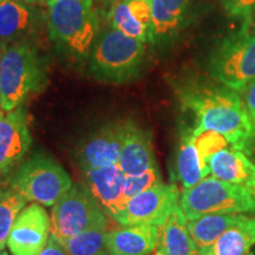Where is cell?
I'll use <instances>...</instances> for the list:
<instances>
[{
	"label": "cell",
	"mask_w": 255,
	"mask_h": 255,
	"mask_svg": "<svg viewBox=\"0 0 255 255\" xmlns=\"http://www.w3.org/2000/svg\"><path fill=\"white\" fill-rule=\"evenodd\" d=\"M175 91L182 110L195 120L191 129L214 130L233 148L250 155L255 142V123L240 92L201 76L180 79Z\"/></svg>",
	"instance_id": "obj_1"
},
{
	"label": "cell",
	"mask_w": 255,
	"mask_h": 255,
	"mask_svg": "<svg viewBox=\"0 0 255 255\" xmlns=\"http://www.w3.org/2000/svg\"><path fill=\"white\" fill-rule=\"evenodd\" d=\"M47 27L63 56L84 62L100 34L94 0H47Z\"/></svg>",
	"instance_id": "obj_2"
},
{
	"label": "cell",
	"mask_w": 255,
	"mask_h": 255,
	"mask_svg": "<svg viewBox=\"0 0 255 255\" xmlns=\"http://www.w3.org/2000/svg\"><path fill=\"white\" fill-rule=\"evenodd\" d=\"M45 57L28 39L6 47L0 75V97L2 109L13 110L32 96L45 90L47 84Z\"/></svg>",
	"instance_id": "obj_3"
},
{
	"label": "cell",
	"mask_w": 255,
	"mask_h": 255,
	"mask_svg": "<svg viewBox=\"0 0 255 255\" xmlns=\"http://www.w3.org/2000/svg\"><path fill=\"white\" fill-rule=\"evenodd\" d=\"M146 44L123 32L109 27L100 32L90 56L89 71L97 81L126 84L141 73L145 60Z\"/></svg>",
	"instance_id": "obj_4"
},
{
	"label": "cell",
	"mask_w": 255,
	"mask_h": 255,
	"mask_svg": "<svg viewBox=\"0 0 255 255\" xmlns=\"http://www.w3.org/2000/svg\"><path fill=\"white\" fill-rule=\"evenodd\" d=\"M209 76L241 92L255 79V34L246 23L213 47L207 63Z\"/></svg>",
	"instance_id": "obj_5"
},
{
	"label": "cell",
	"mask_w": 255,
	"mask_h": 255,
	"mask_svg": "<svg viewBox=\"0 0 255 255\" xmlns=\"http://www.w3.org/2000/svg\"><path fill=\"white\" fill-rule=\"evenodd\" d=\"M180 206L188 220L207 214H253L255 200L246 186L232 184L207 176L194 187L183 189Z\"/></svg>",
	"instance_id": "obj_6"
},
{
	"label": "cell",
	"mask_w": 255,
	"mask_h": 255,
	"mask_svg": "<svg viewBox=\"0 0 255 255\" xmlns=\"http://www.w3.org/2000/svg\"><path fill=\"white\" fill-rule=\"evenodd\" d=\"M8 186L26 201L52 207L73 183L68 171L52 156L37 152L18 165Z\"/></svg>",
	"instance_id": "obj_7"
},
{
	"label": "cell",
	"mask_w": 255,
	"mask_h": 255,
	"mask_svg": "<svg viewBox=\"0 0 255 255\" xmlns=\"http://www.w3.org/2000/svg\"><path fill=\"white\" fill-rule=\"evenodd\" d=\"M51 234L59 240L92 228L108 227V218L85 184H73L51 209Z\"/></svg>",
	"instance_id": "obj_8"
},
{
	"label": "cell",
	"mask_w": 255,
	"mask_h": 255,
	"mask_svg": "<svg viewBox=\"0 0 255 255\" xmlns=\"http://www.w3.org/2000/svg\"><path fill=\"white\" fill-rule=\"evenodd\" d=\"M130 121H117L98 128L76 150V161L83 171L119 164Z\"/></svg>",
	"instance_id": "obj_9"
},
{
	"label": "cell",
	"mask_w": 255,
	"mask_h": 255,
	"mask_svg": "<svg viewBox=\"0 0 255 255\" xmlns=\"http://www.w3.org/2000/svg\"><path fill=\"white\" fill-rule=\"evenodd\" d=\"M180 202L178 189L174 183H159L142 191L128 201L126 208L115 221L122 226L161 225L171 208Z\"/></svg>",
	"instance_id": "obj_10"
},
{
	"label": "cell",
	"mask_w": 255,
	"mask_h": 255,
	"mask_svg": "<svg viewBox=\"0 0 255 255\" xmlns=\"http://www.w3.org/2000/svg\"><path fill=\"white\" fill-rule=\"evenodd\" d=\"M51 235V219L44 207L32 202L24 207L7 239L11 255H39Z\"/></svg>",
	"instance_id": "obj_11"
},
{
	"label": "cell",
	"mask_w": 255,
	"mask_h": 255,
	"mask_svg": "<svg viewBox=\"0 0 255 255\" xmlns=\"http://www.w3.org/2000/svg\"><path fill=\"white\" fill-rule=\"evenodd\" d=\"M32 144L24 105L0 115V176L17 168Z\"/></svg>",
	"instance_id": "obj_12"
},
{
	"label": "cell",
	"mask_w": 255,
	"mask_h": 255,
	"mask_svg": "<svg viewBox=\"0 0 255 255\" xmlns=\"http://www.w3.org/2000/svg\"><path fill=\"white\" fill-rule=\"evenodd\" d=\"M84 184L108 216L116 220L126 208V174L119 164L83 171Z\"/></svg>",
	"instance_id": "obj_13"
},
{
	"label": "cell",
	"mask_w": 255,
	"mask_h": 255,
	"mask_svg": "<svg viewBox=\"0 0 255 255\" xmlns=\"http://www.w3.org/2000/svg\"><path fill=\"white\" fill-rule=\"evenodd\" d=\"M191 0H151L150 44L167 45L186 26Z\"/></svg>",
	"instance_id": "obj_14"
},
{
	"label": "cell",
	"mask_w": 255,
	"mask_h": 255,
	"mask_svg": "<svg viewBox=\"0 0 255 255\" xmlns=\"http://www.w3.org/2000/svg\"><path fill=\"white\" fill-rule=\"evenodd\" d=\"M158 238V226H123L108 231L105 235V251L110 255H152Z\"/></svg>",
	"instance_id": "obj_15"
},
{
	"label": "cell",
	"mask_w": 255,
	"mask_h": 255,
	"mask_svg": "<svg viewBox=\"0 0 255 255\" xmlns=\"http://www.w3.org/2000/svg\"><path fill=\"white\" fill-rule=\"evenodd\" d=\"M111 26L127 36L150 43L151 0H121L111 6Z\"/></svg>",
	"instance_id": "obj_16"
},
{
	"label": "cell",
	"mask_w": 255,
	"mask_h": 255,
	"mask_svg": "<svg viewBox=\"0 0 255 255\" xmlns=\"http://www.w3.org/2000/svg\"><path fill=\"white\" fill-rule=\"evenodd\" d=\"M119 167L127 176L141 175L149 169L157 167L150 133L132 121L129 122Z\"/></svg>",
	"instance_id": "obj_17"
},
{
	"label": "cell",
	"mask_w": 255,
	"mask_h": 255,
	"mask_svg": "<svg viewBox=\"0 0 255 255\" xmlns=\"http://www.w3.org/2000/svg\"><path fill=\"white\" fill-rule=\"evenodd\" d=\"M187 223V216L178 202L158 225L157 245L152 255H200Z\"/></svg>",
	"instance_id": "obj_18"
},
{
	"label": "cell",
	"mask_w": 255,
	"mask_h": 255,
	"mask_svg": "<svg viewBox=\"0 0 255 255\" xmlns=\"http://www.w3.org/2000/svg\"><path fill=\"white\" fill-rule=\"evenodd\" d=\"M37 13L25 0H4L0 2V44L7 47L15 41L27 39L34 31Z\"/></svg>",
	"instance_id": "obj_19"
},
{
	"label": "cell",
	"mask_w": 255,
	"mask_h": 255,
	"mask_svg": "<svg viewBox=\"0 0 255 255\" xmlns=\"http://www.w3.org/2000/svg\"><path fill=\"white\" fill-rule=\"evenodd\" d=\"M254 246L255 215L240 214L237 221L201 255H254Z\"/></svg>",
	"instance_id": "obj_20"
},
{
	"label": "cell",
	"mask_w": 255,
	"mask_h": 255,
	"mask_svg": "<svg viewBox=\"0 0 255 255\" xmlns=\"http://www.w3.org/2000/svg\"><path fill=\"white\" fill-rule=\"evenodd\" d=\"M212 176L232 184L247 186L254 175L253 161L244 151L228 146L208 158Z\"/></svg>",
	"instance_id": "obj_21"
},
{
	"label": "cell",
	"mask_w": 255,
	"mask_h": 255,
	"mask_svg": "<svg viewBox=\"0 0 255 255\" xmlns=\"http://www.w3.org/2000/svg\"><path fill=\"white\" fill-rule=\"evenodd\" d=\"M210 174L209 165L201 157L194 143L193 130L188 128L181 136L180 146L176 156L177 180L183 189L194 187Z\"/></svg>",
	"instance_id": "obj_22"
},
{
	"label": "cell",
	"mask_w": 255,
	"mask_h": 255,
	"mask_svg": "<svg viewBox=\"0 0 255 255\" xmlns=\"http://www.w3.org/2000/svg\"><path fill=\"white\" fill-rule=\"evenodd\" d=\"M240 214H207L188 220V231L200 255L208 250L220 235L239 219Z\"/></svg>",
	"instance_id": "obj_23"
},
{
	"label": "cell",
	"mask_w": 255,
	"mask_h": 255,
	"mask_svg": "<svg viewBox=\"0 0 255 255\" xmlns=\"http://www.w3.org/2000/svg\"><path fill=\"white\" fill-rule=\"evenodd\" d=\"M27 201L11 187H0V250H4L12 226Z\"/></svg>",
	"instance_id": "obj_24"
},
{
	"label": "cell",
	"mask_w": 255,
	"mask_h": 255,
	"mask_svg": "<svg viewBox=\"0 0 255 255\" xmlns=\"http://www.w3.org/2000/svg\"><path fill=\"white\" fill-rule=\"evenodd\" d=\"M107 232L108 227L92 228L60 241L70 255H98L105 251Z\"/></svg>",
	"instance_id": "obj_25"
},
{
	"label": "cell",
	"mask_w": 255,
	"mask_h": 255,
	"mask_svg": "<svg viewBox=\"0 0 255 255\" xmlns=\"http://www.w3.org/2000/svg\"><path fill=\"white\" fill-rule=\"evenodd\" d=\"M193 137L201 157L205 159L207 163H208V158L210 156L216 154L222 149L231 146L228 139L214 130H200V131L193 130Z\"/></svg>",
	"instance_id": "obj_26"
},
{
	"label": "cell",
	"mask_w": 255,
	"mask_h": 255,
	"mask_svg": "<svg viewBox=\"0 0 255 255\" xmlns=\"http://www.w3.org/2000/svg\"><path fill=\"white\" fill-rule=\"evenodd\" d=\"M162 183V176L158 167L151 168L141 175L127 176L126 175V196L128 200L142 191L150 189V188Z\"/></svg>",
	"instance_id": "obj_27"
},
{
	"label": "cell",
	"mask_w": 255,
	"mask_h": 255,
	"mask_svg": "<svg viewBox=\"0 0 255 255\" xmlns=\"http://www.w3.org/2000/svg\"><path fill=\"white\" fill-rule=\"evenodd\" d=\"M222 8L231 17L248 21L255 13V0H219Z\"/></svg>",
	"instance_id": "obj_28"
},
{
	"label": "cell",
	"mask_w": 255,
	"mask_h": 255,
	"mask_svg": "<svg viewBox=\"0 0 255 255\" xmlns=\"http://www.w3.org/2000/svg\"><path fill=\"white\" fill-rule=\"evenodd\" d=\"M39 255H70L66 248L64 247L62 241L57 239L55 235L51 234L46 246L41 251Z\"/></svg>",
	"instance_id": "obj_29"
},
{
	"label": "cell",
	"mask_w": 255,
	"mask_h": 255,
	"mask_svg": "<svg viewBox=\"0 0 255 255\" xmlns=\"http://www.w3.org/2000/svg\"><path fill=\"white\" fill-rule=\"evenodd\" d=\"M241 95L244 97L248 113H250L252 120L255 123V79L245 88V90L241 92Z\"/></svg>",
	"instance_id": "obj_30"
},
{
	"label": "cell",
	"mask_w": 255,
	"mask_h": 255,
	"mask_svg": "<svg viewBox=\"0 0 255 255\" xmlns=\"http://www.w3.org/2000/svg\"><path fill=\"white\" fill-rule=\"evenodd\" d=\"M254 163V175H253V178H252V181L250 183L247 184V189L250 190V193L252 194V196H253V199L255 200V161H253Z\"/></svg>",
	"instance_id": "obj_31"
},
{
	"label": "cell",
	"mask_w": 255,
	"mask_h": 255,
	"mask_svg": "<svg viewBox=\"0 0 255 255\" xmlns=\"http://www.w3.org/2000/svg\"><path fill=\"white\" fill-rule=\"evenodd\" d=\"M244 23H246L248 25V27H250V30L255 34V13H254L253 17L250 19V20L244 21Z\"/></svg>",
	"instance_id": "obj_32"
},
{
	"label": "cell",
	"mask_w": 255,
	"mask_h": 255,
	"mask_svg": "<svg viewBox=\"0 0 255 255\" xmlns=\"http://www.w3.org/2000/svg\"><path fill=\"white\" fill-rule=\"evenodd\" d=\"M6 47L0 44V75H1V66H2V58H4V53H5Z\"/></svg>",
	"instance_id": "obj_33"
},
{
	"label": "cell",
	"mask_w": 255,
	"mask_h": 255,
	"mask_svg": "<svg viewBox=\"0 0 255 255\" xmlns=\"http://www.w3.org/2000/svg\"><path fill=\"white\" fill-rule=\"evenodd\" d=\"M101 2H103L105 5H109V6H113L114 4H116L117 1H121V0H100Z\"/></svg>",
	"instance_id": "obj_34"
},
{
	"label": "cell",
	"mask_w": 255,
	"mask_h": 255,
	"mask_svg": "<svg viewBox=\"0 0 255 255\" xmlns=\"http://www.w3.org/2000/svg\"><path fill=\"white\" fill-rule=\"evenodd\" d=\"M248 157H250L252 161H255V142H254L253 146H252V150L250 152V155H248Z\"/></svg>",
	"instance_id": "obj_35"
},
{
	"label": "cell",
	"mask_w": 255,
	"mask_h": 255,
	"mask_svg": "<svg viewBox=\"0 0 255 255\" xmlns=\"http://www.w3.org/2000/svg\"><path fill=\"white\" fill-rule=\"evenodd\" d=\"M4 109H2V103H1V97H0V115L4 113Z\"/></svg>",
	"instance_id": "obj_36"
},
{
	"label": "cell",
	"mask_w": 255,
	"mask_h": 255,
	"mask_svg": "<svg viewBox=\"0 0 255 255\" xmlns=\"http://www.w3.org/2000/svg\"><path fill=\"white\" fill-rule=\"evenodd\" d=\"M25 1L30 2V4H33V2H38V1H41V0H25Z\"/></svg>",
	"instance_id": "obj_37"
},
{
	"label": "cell",
	"mask_w": 255,
	"mask_h": 255,
	"mask_svg": "<svg viewBox=\"0 0 255 255\" xmlns=\"http://www.w3.org/2000/svg\"><path fill=\"white\" fill-rule=\"evenodd\" d=\"M0 255H9V254L4 250H0Z\"/></svg>",
	"instance_id": "obj_38"
},
{
	"label": "cell",
	"mask_w": 255,
	"mask_h": 255,
	"mask_svg": "<svg viewBox=\"0 0 255 255\" xmlns=\"http://www.w3.org/2000/svg\"><path fill=\"white\" fill-rule=\"evenodd\" d=\"M98 255H110V254L108 253L107 251H104V252H102V253H101V254H98Z\"/></svg>",
	"instance_id": "obj_39"
},
{
	"label": "cell",
	"mask_w": 255,
	"mask_h": 255,
	"mask_svg": "<svg viewBox=\"0 0 255 255\" xmlns=\"http://www.w3.org/2000/svg\"><path fill=\"white\" fill-rule=\"evenodd\" d=\"M1 1H4V0H0V2H1Z\"/></svg>",
	"instance_id": "obj_40"
}]
</instances>
